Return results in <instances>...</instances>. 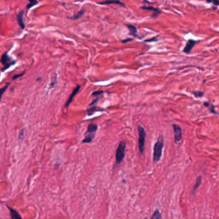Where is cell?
Returning <instances> with one entry per match:
<instances>
[{"label":"cell","instance_id":"obj_27","mask_svg":"<svg viewBox=\"0 0 219 219\" xmlns=\"http://www.w3.org/2000/svg\"><path fill=\"white\" fill-rule=\"evenodd\" d=\"M157 40H158V39H157L156 37H153V38H152V39H147L145 41L146 42H154V41H157Z\"/></svg>","mask_w":219,"mask_h":219},{"label":"cell","instance_id":"obj_1","mask_svg":"<svg viewBox=\"0 0 219 219\" xmlns=\"http://www.w3.org/2000/svg\"><path fill=\"white\" fill-rule=\"evenodd\" d=\"M98 130V126L94 124H90L87 127V130L85 133V138L82 140V143L91 142L95 137V134Z\"/></svg>","mask_w":219,"mask_h":219},{"label":"cell","instance_id":"obj_18","mask_svg":"<svg viewBox=\"0 0 219 219\" xmlns=\"http://www.w3.org/2000/svg\"><path fill=\"white\" fill-rule=\"evenodd\" d=\"M161 213H160V211L157 209V210H156L153 213V215H152L151 219H161Z\"/></svg>","mask_w":219,"mask_h":219},{"label":"cell","instance_id":"obj_26","mask_svg":"<svg viewBox=\"0 0 219 219\" xmlns=\"http://www.w3.org/2000/svg\"><path fill=\"white\" fill-rule=\"evenodd\" d=\"M99 97L98 98H97L96 99H94V101L91 103H90V106H94V104H96V103H97V102L99 101Z\"/></svg>","mask_w":219,"mask_h":219},{"label":"cell","instance_id":"obj_21","mask_svg":"<svg viewBox=\"0 0 219 219\" xmlns=\"http://www.w3.org/2000/svg\"><path fill=\"white\" fill-rule=\"evenodd\" d=\"M9 86V83H7L5 86H4L3 87L0 88V101H1V99L2 98V96H3V94H4V92L6 91L7 88Z\"/></svg>","mask_w":219,"mask_h":219},{"label":"cell","instance_id":"obj_13","mask_svg":"<svg viewBox=\"0 0 219 219\" xmlns=\"http://www.w3.org/2000/svg\"><path fill=\"white\" fill-rule=\"evenodd\" d=\"M202 183V177L201 176H198L197 178L196 179V183H195L193 188H192V194H194V193L196 192V190L199 187L200 185Z\"/></svg>","mask_w":219,"mask_h":219},{"label":"cell","instance_id":"obj_6","mask_svg":"<svg viewBox=\"0 0 219 219\" xmlns=\"http://www.w3.org/2000/svg\"><path fill=\"white\" fill-rule=\"evenodd\" d=\"M172 127L174 133V142L176 144H178L182 140V129L179 126L175 124H173Z\"/></svg>","mask_w":219,"mask_h":219},{"label":"cell","instance_id":"obj_22","mask_svg":"<svg viewBox=\"0 0 219 219\" xmlns=\"http://www.w3.org/2000/svg\"><path fill=\"white\" fill-rule=\"evenodd\" d=\"M204 1H206L208 3H212L214 6H219V0H204Z\"/></svg>","mask_w":219,"mask_h":219},{"label":"cell","instance_id":"obj_4","mask_svg":"<svg viewBox=\"0 0 219 219\" xmlns=\"http://www.w3.org/2000/svg\"><path fill=\"white\" fill-rule=\"evenodd\" d=\"M126 142L121 141L118 145L116 154V161L117 164H120L124 158L125 150H126Z\"/></svg>","mask_w":219,"mask_h":219},{"label":"cell","instance_id":"obj_10","mask_svg":"<svg viewBox=\"0 0 219 219\" xmlns=\"http://www.w3.org/2000/svg\"><path fill=\"white\" fill-rule=\"evenodd\" d=\"M24 14H25V11L24 10L20 11L18 13L17 17H16L18 25H20V26L22 30H24L25 28V21H24V18H23Z\"/></svg>","mask_w":219,"mask_h":219},{"label":"cell","instance_id":"obj_3","mask_svg":"<svg viewBox=\"0 0 219 219\" xmlns=\"http://www.w3.org/2000/svg\"><path fill=\"white\" fill-rule=\"evenodd\" d=\"M164 148V141L163 140H158L154 146L153 149V160L154 162L158 161L161 155H162V151Z\"/></svg>","mask_w":219,"mask_h":219},{"label":"cell","instance_id":"obj_7","mask_svg":"<svg viewBox=\"0 0 219 219\" xmlns=\"http://www.w3.org/2000/svg\"><path fill=\"white\" fill-rule=\"evenodd\" d=\"M197 43V40H193V39H189L187 44H186V46H185V47H184L183 49V52L184 53L186 54H189L190 52H191L192 50L193 49V47L196 46V44Z\"/></svg>","mask_w":219,"mask_h":219},{"label":"cell","instance_id":"obj_14","mask_svg":"<svg viewBox=\"0 0 219 219\" xmlns=\"http://www.w3.org/2000/svg\"><path fill=\"white\" fill-rule=\"evenodd\" d=\"M203 104H204V106H206V108H208L209 109V112H210L212 113H214V114H217L218 113L215 110V106H214L213 104H212V103H209V102H204Z\"/></svg>","mask_w":219,"mask_h":219},{"label":"cell","instance_id":"obj_20","mask_svg":"<svg viewBox=\"0 0 219 219\" xmlns=\"http://www.w3.org/2000/svg\"><path fill=\"white\" fill-rule=\"evenodd\" d=\"M194 96L196 98H201L204 96V92L201 91V90H196V91L192 92Z\"/></svg>","mask_w":219,"mask_h":219},{"label":"cell","instance_id":"obj_15","mask_svg":"<svg viewBox=\"0 0 219 219\" xmlns=\"http://www.w3.org/2000/svg\"><path fill=\"white\" fill-rule=\"evenodd\" d=\"M128 29H129L130 30V35H133V36H135V37H136L137 36V29H136V27L133 26L132 25H128Z\"/></svg>","mask_w":219,"mask_h":219},{"label":"cell","instance_id":"obj_2","mask_svg":"<svg viewBox=\"0 0 219 219\" xmlns=\"http://www.w3.org/2000/svg\"><path fill=\"white\" fill-rule=\"evenodd\" d=\"M0 62L3 65V68L2 69V72H4L8 68H10L11 66L15 65L16 63V61L15 60L12 59L11 57L9 56L7 53V52L4 53L0 58Z\"/></svg>","mask_w":219,"mask_h":219},{"label":"cell","instance_id":"obj_8","mask_svg":"<svg viewBox=\"0 0 219 219\" xmlns=\"http://www.w3.org/2000/svg\"><path fill=\"white\" fill-rule=\"evenodd\" d=\"M141 9H143V10H151V11H153V14H152L151 16V17L152 18H154V17H158L160 14H161V12L159 8H155V7H146V6H143V7H140Z\"/></svg>","mask_w":219,"mask_h":219},{"label":"cell","instance_id":"obj_25","mask_svg":"<svg viewBox=\"0 0 219 219\" xmlns=\"http://www.w3.org/2000/svg\"><path fill=\"white\" fill-rule=\"evenodd\" d=\"M24 133H25V130L22 129L20 133V135H19V139L20 140H22L24 139Z\"/></svg>","mask_w":219,"mask_h":219},{"label":"cell","instance_id":"obj_11","mask_svg":"<svg viewBox=\"0 0 219 219\" xmlns=\"http://www.w3.org/2000/svg\"><path fill=\"white\" fill-rule=\"evenodd\" d=\"M7 208L9 209V212H10L11 219H22L20 214L16 209H14V208L8 206H7Z\"/></svg>","mask_w":219,"mask_h":219},{"label":"cell","instance_id":"obj_23","mask_svg":"<svg viewBox=\"0 0 219 219\" xmlns=\"http://www.w3.org/2000/svg\"><path fill=\"white\" fill-rule=\"evenodd\" d=\"M26 73V71H24V72H22V73H20V74H15L14 76H13V77L12 78V80H17L19 78H21L24 75H25Z\"/></svg>","mask_w":219,"mask_h":219},{"label":"cell","instance_id":"obj_28","mask_svg":"<svg viewBox=\"0 0 219 219\" xmlns=\"http://www.w3.org/2000/svg\"><path fill=\"white\" fill-rule=\"evenodd\" d=\"M132 40H133L132 39H125V40H122V42H123V43H126V42H129V41H131Z\"/></svg>","mask_w":219,"mask_h":219},{"label":"cell","instance_id":"obj_24","mask_svg":"<svg viewBox=\"0 0 219 219\" xmlns=\"http://www.w3.org/2000/svg\"><path fill=\"white\" fill-rule=\"evenodd\" d=\"M104 92L103 90H97V91H95L92 93L93 96H99V95H101Z\"/></svg>","mask_w":219,"mask_h":219},{"label":"cell","instance_id":"obj_29","mask_svg":"<svg viewBox=\"0 0 219 219\" xmlns=\"http://www.w3.org/2000/svg\"><path fill=\"white\" fill-rule=\"evenodd\" d=\"M144 219H147V218H144Z\"/></svg>","mask_w":219,"mask_h":219},{"label":"cell","instance_id":"obj_12","mask_svg":"<svg viewBox=\"0 0 219 219\" xmlns=\"http://www.w3.org/2000/svg\"><path fill=\"white\" fill-rule=\"evenodd\" d=\"M100 4H119V5L125 7V4L124 3H122V2H121L120 0H106V1L104 2H99L98 3Z\"/></svg>","mask_w":219,"mask_h":219},{"label":"cell","instance_id":"obj_9","mask_svg":"<svg viewBox=\"0 0 219 219\" xmlns=\"http://www.w3.org/2000/svg\"><path fill=\"white\" fill-rule=\"evenodd\" d=\"M80 88H81L80 85H77V86L76 87V88H74L73 91L72 92V93H71L70 95L69 96V98L68 99V101H67V102L65 103V108L68 107L69 106V104H70L71 102L73 101V100L74 99V98L75 97L77 93L79 92V90H80Z\"/></svg>","mask_w":219,"mask_h":219},{"label":"cell","instance_id":"obj_5","mask_svg":"<svg viewBox=\"0 0 219 219\" xmlns=\"http://www.w3.org/2000/svg\"><path fill=\"white\" fill-rule=\"evenodd\" d=\"M138 131H139V147L140 153L142 155L144 153L145 150V139L146 133L144 128L141 126H138Z\"/></svg>","mask_w":219,"mask_h":219},{"label":"cell","instance_id":"obj_17","mask_svg":"<svg viewBox=\"0 0 219 219\" xmlns=\"http://www.w3.org/2000/svg\"><path fill=\"white\" fill-rule=\"evenodd\" d=\"M28 1H29L30 3H28L27 4V6H26L28 10H29V9H30L31 8H32L33 7L37 5V4H38V3H39V2H38L37 0H28Z\"/></svg>","mask_w":219,"mask_h":219},{"label":"cell","instance_id":"obj_16","mask_svg":"<svg viewBox=\"0 0 219 219\" xmlns=\"http://www.w3.org/2000/svg\"><path fill=\"white\" fill-rule=\"evenodd\" d=\"M85 10L84 9H82V10H80L76 15H75L73 17H69V19H70V20H78V19H80V17H82L83 15H84V13H85Z\"/></svg>","mask_w":219,"mask_h":219},{"label":"cell","instance_id":"obj_19","mask_svg":"<svg viewBox=\"0 0 219 219\" xmlns=\"http://www.w3.org/2000/svg\"><path fill=\"white\" fill-rule=\"evenodd\" d=\"M97 111H99V110H97V108L96 106H93L92 108H90L87 110L88 116H92V115H93L94 113H95Z\"/></svg>","mask_w":219,"mask_h":219}]
</instances>
